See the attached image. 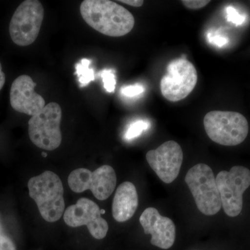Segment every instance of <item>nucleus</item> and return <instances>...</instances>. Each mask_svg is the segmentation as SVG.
I'll return each mask as SVG.
<instances>
[{
	"mask_svg": "<svg viewBox=\"0 0 250 250\" xmlns=\"http://www.w3.org/2000/svg\"><path fill=\"white\" fill-rule=\"evenodd\" d=\"M80 13L90 27L104 35L121 37L134 27V16L121 5L109 0H84Z\"/></svg>",
	"mask_w": 250,
	"mask_h": 250,
	"instance_id": "1",
	"label": "nucleus"
},
{
	"mask_svg": "<svg viewBox=\"0 0 250 250\" xmlns=\"http://www.w3.org/2000/svg\"><path fill=\"white\" fill-rule=\"evenodd\" d=\"M29 195L41 216L49 223L58 221L65 211L63 187L58 175L47 170L28 182Z\"/></svg>",
	"mask_w": 250,
	"mask_h": 250,
	"instance_id": "2",
	"label": "nucleus"
},
{
	"mask_svg": "<svg viewBox=\"0 0 250 250\" xmlns=\"http://www.w3.org/2000/svg\"><path fill=\"white\" fill-rule=\"evenodd\" d=\"M204 126L206 133L213 142L225 146L241 144L249 132L248 121L237 112H208L204 118Z\"/></svg>",
	"mask_w": 250,
	"mask_h": 250,
	"instance_id": "3",
	"label": "nucleus"
},
{
	"mask_svg": "<svg viewBox=\"0 0 250 250\" xmlns=\"http://www.w3.org/2000/svg\"><path fill=\"white\" fill-rule=\"evenodd\" d=\"M185 182L198 209L206 215H213L221 209L220 192L213 170L207 164H199L188 171Z\"/></svg>",
	"mask_w": 250,
	"mask_h": 250,
	"instance_id": "4",
	"label": "nucleus"
},
{
	"mask_svg": "<svg viewBox=\"0 0 250 250\" xmlns=\"http://www.w3.org/2000/svg\"><path fill=\"white\" fill-rule=\"evenodd\" d=\"M62 110L59 104L50 103L29 121V135L31 142L38 147L52 151L62 141Z\"/></svg>",
	"mask_w": 250,
	"mask_h": 250,
	"instance_id": "5",
	"label": "nucleus"
},
{
	"mask_svg": "<svg viewBox=\"0 0 250 250\" xmlns=\"http://www.w3.org/2000/svg\"><path fill=\"white\" fill-rule=\"evenodd\" d=\"M44 18V8L40 1L26 0L20 4L11 18L9 33L15 44L30 45L37 39Z\"/></svg>",
	"mask_w": 250,
	"mask_h": 250,
	"instance_id": "6",
	"label": "nucleus"
},
{
	"mask_svg": "<svg viewBox=\"0 0 250 250\" xmlns=\"http://www.w3.org/2000/svg\"><path fill=\"white\" fill-rule=\"evenodd\" d=\"M215 179L225 213L238 216L243 209V193L250 187V170L243 166H233L229 172H219Z\"/></svg>",
	"mask_w": 250,
	"mask_h": 250,
	"instance_id": "7",
	"label": "nucleus"
},
{
	"mask_svg": "<svg viewBox=\"0 0 250 250\" xmlns=\"http://www.w3.org/2000/svg\"><path fill=\"white\" fill-rule=\"evenodd\" d=\"M197 72L191 62L184 56L169 62L166 74L161 79L163 96L170 102L180 101L188 96L197 84Z\"/></svg>",
	"mask_w": 250,
	"mask_h": 250,
	"instance_id": "8",
	"label": "nucleus"
},
{
	"mask_svg": "<svg viewBox=\"0 0 250 250\" xmlns=\"http://www.w3.org/2000/svg\"><path fill=\"white\" fill-rule=\"evenodd\" d=\"M69 187L75 192L91 190L95 198L105 200L111 196L116 187V172L111 166L104 165L94 171L79 168L69 175Z\"/></svg>",
	"mask_w": 250,
	"mask_h": 250,
	"instance_id": "9",
	"label": "nucleus"
},
{
	"mask_svg": "<svg viewBox=\"0 0 250 250\" xmlns=\"http://www.w3.org/2000/svg\"><path fill=\"white\" fill-rule=\"evenodd\" d=\"M100 210L95 202L83 197L65 210L64 221L71 228L85 225L92 236L96 239H103L107 234L108 225L106 220L102 218Z\"/></svg>",
	"mask_w": 250,
	"mask_h": 250,
	"instance_id": "10",
	"label": "nucleus"
},
{
	"mask_svg": "<svg viewBox=\"0 0 250 250\" xmlns=\"http://www.w3.org/2000/svg\"><path fill=\"white\" fill-rule=\"evenodd\" d=\"M146 159L158 177L166 184H170L178 177L183 163L182 147L174 141L163 143L156 149L149 151Z\"/></svg>",
	"mask_w": 250,
	"mask_h": 250,
	"instance_id": "11",
	"label": "nucleus"
},
{
	"mask_svg": "<svg viewBox=\"0 0 250 250\" xmlns=\"http://www.w3.org/2000/svg\"><path fill=\"white\" fill-rule=\"evenodd\" d=\"M36 86L29 75H21L14 80L10 90V103L15 111L33 116L45 107V100L36 93Z\"/></svg>",
	"mask_w": 250,
	"mask_h": 250,
	"instance_id": "12",
	"label": "nucleus"
},
{
	"mask_svg": "<svg viewBox=\"0 0 250 250\" xmlns=\"http://www.w3.org/2000/svg\"><path fill=\"white\" fill-rule=\"evenodd\" d=\"M139 221L145 233L152 236L150 242L153 246L164 250L173 246L176 228L171 219L162 216L155 208L149 207L143 212Z\"/></svg>",
	"mask_w": 250,
	"mask_h": 250,
	"instance_id": "13",
	"label": "nucleus"
},
{
	"mask_svg": "<svg viewBox=\"0 0 250 250\" xmlns=\"http://www.w3.org/2000/svg\"><path fill=\"white\" fill-rule=\"evenodd\" d=\"M139 206V196L134 184L123 182L117 188L112 205V214L117 222L124 223L132 218Z\"/></svg>",
	"mask_w": 250,
	"mask_h": 250,
	"instance_id": "14",
	"label": "nucleus"
},
{
	"mask_svg": "<svg viewBox=\"0 0 250 250\" xmlns=\"http://www.w3.org/2000/svg\"><path fill=\"white\" fill-rule=\"evenodd\" d=\"M90 63H91V61L89 59H83L75 65V69H76L75 73L79 77V82L82 87L88 85L92 81L95 80L94 70L89 67Z\"/></svg>",
	"mask_w": 250,
	"mask_h": 250,
	"instance_id": "15",
	"label": "nucleus"
},
{
	"mask_svg": "<svg viewBox=\"0 0 250 250\" xmlns=\"http://www.w3.org/2000/svg\"><path fill=\"white\" fill-rule=\"evenodd\" d=\"M149 124L146 121H137L130 125L125 135L126 140L134 139L142 134L145 130L149 128Z\"/></svg>",
	"mask_w": 250,
	"mask_h": 250,
	"instance_id": "16",
	"label": "nucleus"
},
{
	"mask_svg": "<svg viewBox=\"0 0 250 250\" xmlns=\"http://www.w3.org/2000/svg\"><path fill=\"white\" fill-rule=\"evenodd\" d=\"M103 78L104 87L108 93H113L116 88V76L112 70H104L100 72Z\"/></svg>",
	"mask_w": 250,
	"mask_h": 250,
	"instance_id": "17",
	"label": "nucleus"
},
{
	"mask_svg": "<svg viewBox=\"0 0 250 250\" xmlns=\"http://www.w3.org/2000/svg\"><path fill=\"white\" fill-rule=\"evenodd\" d=\"M0 250H16V246L6 233L0 220Z\"/></svg>",
	"mask_w": 250,
	"mask_h": 250,
	"instance_id": "18",
	"label": "nucleus"
},
{
	"mask_svg": "<svg viewBox=\"0 0 250 250\" xmlns=\"http://www.w3.org/2000/svg\"><path fill=\"white\" fill-rule=\"evenodd\" d=\"M227 18L229 22L233 23L236 25H241L246 21V17L244 16L238 14V11L231 6H228L226 9Z\"/></svg>",
	"mask_w": 250,
	"mask_h": 250,
	"instance_id": "19",
	"label": "nucleus"
},
{
	"mask_svg": "<svg viewBox=\"0 0 250 250\" xmlns=\"http://www.w3.org/2000/svg\"><path fill=\"white\" fill-rule=\"evenodd\" d=\"M145 91V88L143 85L136 83L132 85H128V86L123 87L121 89V93L125 96L132 98V97L137 96L141 95Z\"/></svg>",
	"mask_w": 250,
	"mask_h": 250,
	"instance_id": "20",
	"label": "nucleus"
},
{
	"mask_svg": "<svg viewBox=\"0 0 250 250\" xmlns=\"http://www.w3.org/2000/svg\"><path fill=\"white\" fill-rule=\"evenodd\" d=\"M182 4L189 9H200L205 7L210 3L209 0H184Z\"/></svg>",
	"mask_w": 250,
	"mask_h": 250,
	"instance_id": "21",
	"label": "nucleus"
},
{
	"mask_svg": "<svg viewBox=\"0 0 250 250\" xmlns=\"http://www.w3.org/2000/svg\"><path fill=\"white\" fill-rule=\"evenodd\" d=\"M207 38L210 43L218 47H223L228 42V39L227 38L219 35H213L211 33L208 34Z\"/></svg>",
	"mask_w": 250,
	"mask_h": 250,
	"instance_id": "22",
	"label": "nucleus"
},
{
	"mask_svg": "<svg viewBox=\"0 0 250 250\" xmlns=\"http://www.w3.org/2000/svg\"><path fill=\"white\" fill-rule=\"evenodd\" d=\"M119 1L134 7H141L144 4V1L143 0H121Z\"/></svg>",
	"mask_w": 250,
	"mask_h": 250,
	"instance_id": "23",
	"label": "nucleus"
},
{
	"mask_svg": "<svg viewBox=\"0 0 250 250\" xmlns=\"http://www.w3.org/2000/svg\"><path fill=\"white\" fill-rule=\"evenodd\" d=\"M6 81V77L5 74L2 71V67H1V62H0V90L2 89Z\"/></svg>",
	"mask_w": 250,
	"mask_h": 250,
	"instance_id": "24",
	"label": "nucleus"
},
{
	"mask_svg": "<svg viewBox=\"0 0 250 250\" xmlns=\"http://www.w3.org/2000/svg\"><path fill=\"white\" fill-rule=\"evenodd\" d=\"M42 156H44V157H46V156H47V154H46V153L43 152V153H42Z\"/></svg>",
	"mask_w": 250,
	"mask_h": 250,
	"instance_id": "25",
	"label": "nucleus"
},
{
	"mask_svg": "<svg viewBox=\"0 0 250 250\" xmlns=\"http://www.w3.org/2000/svg\"><path fill=\"white\" fill-rule=\"evenodd\" d=\"M100 211H101V214H103V213H105L104 210L101 209V210H100Z\"/></svg>",
	"mask_w": 250,
	"mask_h": 250,
	"instance_id": "26",
	"label": "nucleus"
}]
</instances>
